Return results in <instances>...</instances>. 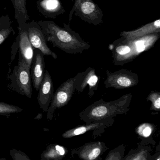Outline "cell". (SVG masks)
<instances>
[{
    "label": "cell",
    "mask_w": 160,
    "mask_h": 160,
    "mask_svg": "<svg viewBox=\"0 0 160 160\" xmlns=\"http://www.w3.org/2000/svg\"><path fill=\"white\" fill-rule=\"evenodd\" d=\"M37 23L42 28L47 42L52 43L55 47L72 53L81 51L88 47L81 39L59 27L53 21H39Z\"/></svg>",
    "instance_id": "cell-1"
},
{
    "label": "cell",
    "mask_w": 160,
    "mask_h": 160,
    "mask_svg": "<svg viewBox=\"0 0 160 160\" xmlns=\"http://www.w3.org/2000/svg\"><path fill=\"white\" fill-rule=\"evenodd\" d=\"M11 86L13 90L19 94L31 98L32 96L31 68L19 56L18 64L14 68L11 75Z\"/></svg>",
    "instance_id": "cell-2"
},
{
    "label": "cell",
    "mask_w": 160,
    "mask_h": 160,
    "mask_svg": "<svg viewBox=\"0 0 160 160\" xmlns=\"http://www.w3.org/2000/svg\"><path fill=\"white\" fill-rule=\"evenodd\" d=\"M28 29L29 39L33 48L40 50L44 56H51L57 59V55L48 46L47 42L37 22H28Z\"/></svg>",
    "instance_id": "cell-3"
},
{
    "label": "cell",
    "mask_w": 160,
    "mask_h": 160,
    "mask_svg": "<svg viewBox=\"0 0 160 160\" xmlns=\"http://www.w3.org/2000/svg\"><path fill=\"white\" fill-rule=\"evenodd\" d=\"M18 35L17 40L18 42L19 56L31 68L34 56V48L29 39L28 22L18 26Z\"/></svg>",
    "instance_id": "cell-4"
},
{
    "label": "cell",
    "mask_w": 160,
    "mask_h": 160,
    "mask_svg": "<svg viewBox=\"0 0 160 160\" xmlns=\"http://www.w3.org/2000/svg\"><path fill=\"white\" fill-rule=\"evenodd\" d=\"M54 94L53 84L48 71L45 72L43 79L39 89L37 100L41 109L47 112Z\"/></svg>",
    "instance_id": "cell-5"
},
{
    "label": "cell",
    "mask_w": 160,
    "mask_h": 160,
    "mask_svg": "<svg viewBox=\"0 0 160 160\" xmlns=\"http://www.w3.org/2000/svg\"><path fill=\"white\" fill-rule=\"evenodd\" d=\"M31 76L34 88L39 91L45 74L44 55L39 49L34 48V56L31 65Z\"/></svg>",
    "instance_id": "cell-6"
},
{
    "label": "cell",
    "mask_w": 160,
    "mask_h": 160,
    "mask_svg": "<svg viewBox=\"0 0 160 160\" xmlns=\"http://www.w3.org/2000/svg\"><path fill=\"white\" fill-rule=\"evenodd\" d=\"M37 7L39 12L47 18L55 17L62 9L59 0H38Z\"/></svg>",
    "instance_id": "cell-7"
},
{
    "label": "cell",
    "mask_w": 160,
    "mask_h": 160,
    "mask_svg": "<svg viewBox=\"0 0 160 160\" xmlns=\"http://www.w3.org/2000/svg\"><path fill=\"white\" fill-rule=\"evenodd\" d=\"M160 20L148 24L136 30L129 32H122L121 35L128 40H133L139 38L147 34L160 31Z\"/></svg>",
    "instance_id": "cell-8"
},
{
    "label": "cell",
    "mask_w": 160,
    "mask_h": 160,
    "mask_svg": "<svg viewBox=\"0 0 160 160\" xmlns=\"http://www.w3.org/2000/svg\"><path fill=\"white\" fill-rule=\"evenodd\" d=\"M27 0H12L15 10V18L18 26L30 20L26 6Z\"/></svg>",
    "instance_id": "cell-9"
},
{
    "label": "cell",
    "mask_w": 160,
    "mask_h": 160,
    "mask_svg": "<svg viewBox=\"0 0 160 160\" xmlns=\"http://www.w3.org/2000/svg\"><path fill=\"white\" fill-rule=\"evenodd\" d=\"M65 150L63 147L57 144L48 146L41 154L42 160H60L65 155Z\"/></svg>",
    "instance_id": "cell-10"
},
{
    "label": "cell",
    "mask_w": 160,
    "mask_h": 160,
    "mask_svg": "<svg viewBox=\"0 0 160 160\" xmlns=\"http://www.w3.org/2000/svg\"><path fill=\"white\" fill-rule=\"evenodd\" d=\"M15 34L12 21L8 15L0 17V45L9 37L11 33Z\"/></svg>",
    "instance_id": "cell-11"
},
{
    "label": "cell",
    "mask_w": 160,
    "mask_h": 160,
    "mask_svg": "<svg viewBox=\"0 0 160 160\" xmlns=\"http://www.w3.org/2000/svg\"><path fill=\"white\" fill-rule=\"evenodd\" d=\"M23 111V109L19 107L0 102V115L8 116L14 113H18Z\"/></svg>",
    "instance_id": "cell-12"
},
{
    "label": "cell",
    "mask_w": 160,
    "mask_h": 160,
    "mask_svg": "<svg viewBox=\"0 0 160 160\" xmlns=\"http://www.w3.org/2000/svg\"><path fill=\"white\" fill-rule=\"evenodd\" d=\"M10 155L14 160H30V158L23 152L12 148L10 150Z\"/></svg>",
    "instance_id": "cell-13"
},
{
    "label": "cell",
    "mask_w": 160,
    "mask_h": 160,
    "mask_svg": "<svg viewBox=\"0 0 160 160\" xmlns=\"http://www.w3.org/2000/svg\"><path fill=\"white\" fill-rule=\"evenodd\" d=\"M81 10L85 14H90L95 11V6L91 2H84L81 4Z\"/></svg>",
    "instance_id": "cell-14"
},
{
    "label": "cell",
    "mask_w": 160,
    "mask_h": 160,
    "mask_svg": "<svg viewBox=\"0 0 160 160\" xmlns=\"http://www.w3.org/2000/svg\"><path fill=\"white\" fill-rule=\"evenodd\" d=\"M117 83L121 87L126 88L130 87L132 85V81L129 78L122 76L118 78Z\"/></svg>",
    "instance_id": "cell-15"
},
{
    "label": "cell",
    "mask_w": 160,
    "mask_h": 160,
    "mask_svg": "<svg viewBox=\"0 0 160 160\" xmlns=\"http://www.w3.org/2000/svg\"><path fill=\"white\" fill-rule=\"evenodd\" d=\"M101 152V149L99 148H94L88 153V159L89 160H94L100 155Z\"/></svg>",
    "instance_id": "cell-16"
},
{
    "label": "cell",
    "mask_w": 160,
    "mask_h": 160,
    "mask_svg": "<svg viewBox=\"0 0 160 160\" xmlns=\"http://www.w3.org/2000/svg\"><path fill=\"white\" fill-rule=\"evenodd\" d=\"M116 51L120 55H125L131 51V48L127 46H120L117 47Z\"/></svg>",
    "instance_id": "cell-17"
},
{
    "label": "cell",
    "mask_w": 160,
    "mask_h": 160,
    "mask_svg": "<svg viewBox=\"0 0 160 160\" xmlns=\"http://www.w3.org/2000/svg\"><path fill=\"white\" fill-rule=\"evenodd\" d=\"M98 81V78L96 76L93 75L90 77L88 80V83L90 86L92 87L95 86Z\"/></svg>",
    "instance_id": "cell-18"
},
{
    "label": "cell",
    "mask_w": 160,
    "mask_h": 160,
    "mask_svg": "<svg viewBox=\"0 0 160 160\" xmlns=\"http://www.w3.org/2000/svg\"><path fill=\"white\" fill-rule=\"evenodd\" d=\"M152 130L150 127L147 126L143 129V131H142V135L144 136L148 137L150 135L151 133Z\"/></svg>",
    "instance_id": "cell-19"
},
{
    "label": "cell",
    "mask_w": 160,
    "mask_h": 160,
    "mask_svg": "<svg viewBox=\"0 0 160 160\" xmlns=\"http://www.w3.org/2000/svg\"><path fill=\"white\" fill-rule=\"evenodd\" d=\"M155 101L153 102V105L154 107L157 109H159L160 107V99L159 96H158L157 99H155Z\"/></svg>",
    "instance_id": "cell-20"
},
{
    "label": "cell",
    "mask_w": 160,
    "mask_h": 160,
    "mask_svg": "<svg viewBox=\"0 0 160 160\" xmlns=\"http://www.w3.org/2000/svg\"><path fill=\"white\" fill-rule=\"evenodd\" d=\"M42 113H39V114H38V115H37V116H36V117H35V118H34V119H35V120H40L42 118Z\"/></svg>",
    "instance_id": "cell-21"
},
{
    "label": "cell",
    "mask_w": 160,
    "mask_h": 160,
    "mask_svg": "<svg viewBox=\"0 0 160 160\" xmlns=\"http://www.w3.org/2000/svg\"><path fill=\"white\" fill-rule=\"evenodd\" d=\"M0 120H1V119H0Z\"/></svg>",
    "instance_id": "cell-22"
}]
</instances>
